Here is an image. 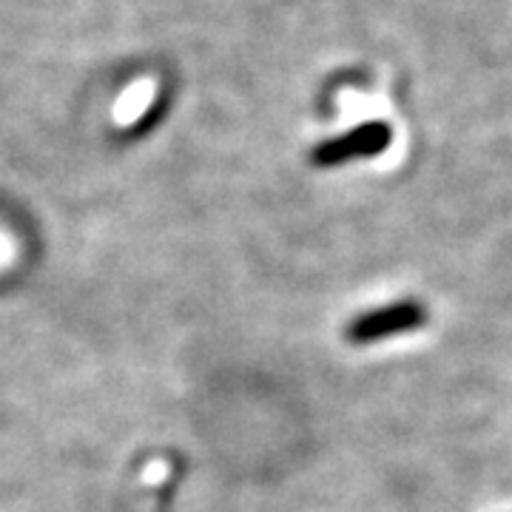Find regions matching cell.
I'll use <instances>...</instances> for the list:
<instances>
[{"label": "cell", "mask_w": 512, "mask_h": 512, "mask_svg": "<svg viewBox=\"0 0 512 512\" xmlns=\"http://www.w3.org/2000/svg\"><path fill=\"white\" fill-rule=\"evenodd\" d=\"M424 325H427V308L416 299H402L356 316L345 330V336L353 345H373L399 333H413Z\"/></svg>", "instance_id": "obj_1"}, {"label": "cell", "mask_w": 512, "mask_h": 512, "mask_svg": "<svg viewBox=\"0 0 512 512\" xmlns=\"http://www.w3.org/2000/svg\"><path fill=\"white\" fill-rule=\"evenodd\" d=\"M393 143V131L387 123H365V126L353 128L348 134L325 140L313 148L311 160L319 168H333V165H345L350 160H362V157H376L387 151Z\"/></svg>", "instance_id": "obj_2"}]
</instances>
